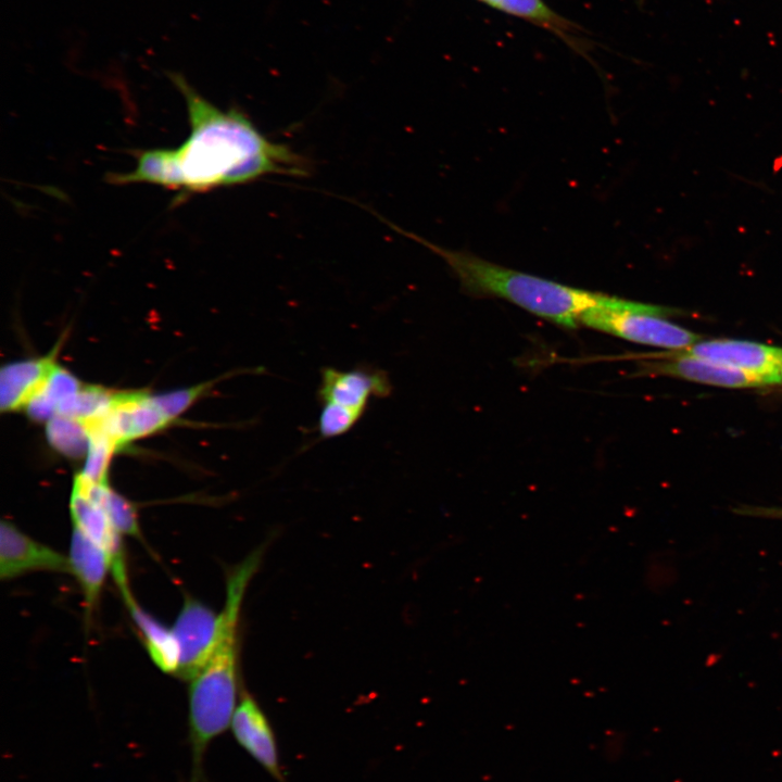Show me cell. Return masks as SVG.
Listing matches in <instances>:
<instances>
[{
	"label": "cell",
	"mask_w": 782,
	"mask_h": 782,
	"mask_svg": "<svg viewBox=\"0 0 782 782\" xmlns=\"http://www.w3.org/2000/svg\"><path fill=\"white\" fill-rule=\"evenodd\" d=\"M169 78L185 98L189 136L176 148L138 151L134 169L111 175V182L157 185L182 198L270 174L308 173L303 156L268 140L242 112L215 106L180 74Z\"/></svg>",
	"instance_id": "6da1fadb"
},
{
	"label": "cell",
	"mask_w": 782,
	"mask_h": 782,
	"mask_svg": "<svg viewBox=\"0 0 782 782\" xmlns=\"http://www.w3.org/2000/svg\"><path fill=\"white\" fill-rule=\"evenodd\" d=\"M263 552V547L256 548L228 573L217 644L204 668L190 682V782L203 781L206 751L213 740L230 727L238 705V621L245 589L258 568Z\"/></svg>",
	"instance_id": "7a4b0ae2"
},
{
	"label": "cell",
	"mask_w": 782,
	"mask_h": 782,
	"mask_svg": "<svg viewBox=\"0 0 782 782\" xmlns=\"http://www.w3.org/2000/svg\"><path fill=\"white\" fill-rule=\"evenodd\" d=\"M409 236L449 265L465 293L504 299L565 328H576L580 316L590 308H620L627 301L512 269L471 253L442 248L420 237Z\"/></svg>",
	"instance_id": "3957f363"
},
{
	"label": "cell",
	"mask_w": 782,
	"mask_h": 782,
	"mask_svg": "<svg viewBox=\"0 0 782 782\" xmlns=\"http://www.w3.org/2000/svg\"><path fill=\"white\" fill-rule=\"evenodd\" d=\"M676 314L670 307L631 301L623 308H590L580 316L579 323L631 342L678 351L690 348L701 338L666 319Z\"/></svg>",
	"instance_id": "277c9868"
},
{
	"label": "cell",
	"mask_w": 782,
	"mask_h": 782,
	"mask_svg": "<svg viewBox=\"0 0 782 782\" xmlns=\"http://www.w3.org/2000/svg\"><path fill=\"white\" fill-rule=\"evenodd\" d=\"M220 613L194 598H186L172 631L179 647L176 677L191 682L204 668L218 641Z\"/></svg>",
	"instance_id": "5b68a950"
},
{
	"label": "cell",
	"mask_w": 782,
	"mask_h": 782,
	"mask_svg": "<svg viewBox=\"0 0 782 782\" xmlns=\"http://www.w3.org/2000/svg\"><path fill=\"white\" fill-rule=\"evenodd\" d=\"M639 375L674 377L724 388H758L770 382L756 374L707 362L678 351L642 354Z\"/></svg>",
	"instance_id": "8992f818"
},
{
	"label": "cell",
	"mask_w": 782,
	"mask_h": 782,
	"mask_svg": "<svg viewBox=\"0 0 782 782\" xmlns=\"http://www.w3.org/2000/svg\"><path fill=\"white\" fill-rule=\"evenodd\" d=\"M678 352L719 365L749 371L780 383L782 348L736 339L699 340Z\"/></svg>",
	"instance_id": "52a82bcc"
},
{
	"label": "cell",
	"mask_w": 782,
	"mask_h": 782,
	"mask_svg": "<svg viewBox=\"0 0 782 782\" xmlns=\"http://www.w3.org/2000/svg\"><path fill=\"white\" fill-rule=\"evenodd\" d=\"M391 392L386 371L362 365L350 370L323 368L317 393L321 403H333L364 415L373 396L388 398Z\"/></svg>",
	"instance_id": "ba28073f"
},
{
	"label": "cell",
	"mask_w": 782,
	"mask_h": 782,
	"mask_svg": "<svg viewBox=\"0 0 782 782\" xmlns=\"http://www.w3.org/2000/svg\"><path fill=\"white\" fill-rule=\"evenodd\" d=\"M230 728L238 744L272 778L283 782L274 729L256 699L247 691L241 692Z\"/></svg>",
	"instance_id": "9c48e42d"
},
{
	"label": "cell",
	"mask_w": 782,
	"mask_h": 782,
	"mask_svg": "<svg viewBox=\"0 0 782 782\" xmlns=\"http://www.w3.org/2000/svg\"><path fill=\"white\" fill-rule=\"evenodd\" d=\"M70 572V560L62 553L21 531L14 524L0 525V578L11 580L29 571Z\"/></svg>",
	"instance_id": "30bf717a"
},
{
	"label": "cell",
	"mask_w": 782,
	"mask_h": 782,
	"mask_svg": "<svg viewBox=\"0 0 782 782\" xmlns=\"http://www.w3.org/2000/svg\"><path fill=\"white\" fill-rule=\"evenodd\" d=\"M119 449L164 428L169 421L146 392H115L110 411L96 419Z\"/></svg>",
	"instance_id": "8fae6325"
},
{
	"label": "cell",
	"mask_w": 782,
	"mask_h": 782,
	"mask_svg": "<svg viewBox=\"0 0 782 782\" xmlns=\"http://www.w3.org/2000/svg\"><path fill=\"white\" fill-rule=\"evenodd\" d=\"M490 9L522 20L542 28L567 45L576 53L589 59L591 41L584 29L559 14L545 0H476Z\"/></svg>",
	"instance_id": "7c38bea8"
},
{
	"label": "cell",
	"mask_w": 782,
	"mask_h": 782,
	"mask_svg": "<svg viewBox=\"0 0 782 782\" xmlns=\"http://www.w3.org/2000/svg\"><path fill=\"white\" fill-rule=\"evenodd\" d=\"M70 512L74 527L101 546L110 559V570L125 564L121 534L112 526L104 509L74 480Z\"/></svg>",
	"instance_id": "4fadbf2b"
},
{
	"label": "cell",
	"mask_w": 782,
	"mask_h": 782,
	"mask_svg": "<svg viewBox=\"0 0 782 782\" xmlns=\"http://www.w3.org/2000/svg\"><path fill=\"white\" fill-rule=\"evenodd\" d=\"M58 346L47 356L14 362L0 371V407L2 412L24 408L42 387L55 366Z\"/></svg>",
	"instance_id": "5bb4252c"
},
{
	"label": "cell",
	"mask_w": 782,
	"mask_h": 782,
	"mask_svg": "<svg viewBox=\"0 0 782 782\" xmlns=\"http://www.w3.org/2000/svg\"><path fill=\"white\" fill-rule=\"evenodd\" d=\"M117 586L151 659L163 672L175 674L179 664V647L172 629L164 627L140 607L129 589L128 580L117 583Z\"/></svg>",
	"instance_id": "9a60e30c"
},
{
	"label": "cell",
	"mask_w": 782,
	"mask_h": 782,
	"mask_svg": "<svg viewBox=\"0 0 782 782\" xmlns=\"http://www.w3.org/2000/svg\"><path fill=\"white\" fill-rule=\"evenodd\" d=\"M68 560L71 573L76 577L86 608L90 611L99 600L106 572L110 570L109 556L101 546L74 527Z\"/></svg>",
	"instance_id": "2e32d148"
},
{
	"label": "cell",
	"mask_w": 782,
	"mask_h": 782,
	"mask_svg": "<svg viewBox=\"0 0 782 782\" xmlns=\"http://www.w3.org/2000/svg\"><path fill=\"white\" fill-rule=\"evenodd\" d=\"M106 513L112 526L119 534L140 538L138 517L134 505L112 490L108 483L94 484L80 474L74 478Z\"/></svg>",
	"instance_id": "e0dca14e"
},
{
	"label": "cell",
	"mask_w": 782,
	"mask_h": 782,
	"mask_svg": "<svg viewBox=\"0 0 782 782\" xmlns=\"http://www.w3.org/2000/svg\"><path fill=\"white\" fill-rule=\"evenodd\" d=\"M114 395L115 392L99 386H84L59 403L58 414L84 422L99 419L110 411Z\"/></svg>",
	"instance_id": "ac0fdd59"
},
{
	"label": "cell",
	"mask_w": 782,
	"mask_h": 782,
	"mask_svg": "<svg viewBox=\"0 0 782 782\" xmlns=\"http://www.w3.org/2000/svg\"><path fill=\"white\" fill-rule=\"evenodd\" d=\"M47 439L59 453L79 458L88 452L89 432L85 422L56 414L47 421Z\"/></svg>",
	"instance_id": "d6986e66"
},
{
	"label": "cell",
	"mask_w": 782,
	"mask_h": 782,
	"mask_svg": "<svg viewBox=\"0 0 782 782\" xmlns=\"http://www.w3.org/2000/svg\"><path fill=\"white\" fill-rule=\"evenodd\" d=\"M85 424L89 432V446L84 469L79 474L94 484L108 483L110 461L113 452L118 447L97 421Z\"/></svg>",
	"instance_id": "ffe728a7"
},
{
	"label": "cell",
	"mask_w": 782,
	"mask_h": 782,
	"mask_svg": "<svg viewBox=\"0 0 782 782\" xmlns=\"http://www.w3.org/2000/svg\"><path fill=\"white\" fill-rule=\"evenodd\" d=\"M363 414L333 403H323L317 422V431L321 439H331L350 431Z\"/></svg>",
	"instance_id": "44dd1931"
},
{
	"label": "cell",
	"mask_w": 782,
	"mask_h": 782,
	"mask_svg": "<svg viewBox=\"0 0 782 782\" xmlns=\"http://www.w3.org/2000/svg\"><path fill=\"white\" fill-rule=\"evenodd\" d=\"M216 380L206 381L187 389L175 390L152 396L153 402L168 421L184 413L199 396L207 392Z\"/></svg>",
	"instance_id": "7402d4cb"
},
{
	"label": "cell",
	"mask_w": 782,
	"mask_h": 782,
	"mask_svg": "<svg viewBox=\"0 0 782 782\" xmlns=\"http://www.w3.org/2000/svg\"><path fill=\"white\" fill-rule=\"evenodd\" d=\"M79 380L64 368L55 365L46 379L42 389L58 404L81 389Z\"/></svg>",
	"instance_id": "603a6c76"
},
{
	"label": "cell",
	"mask_w": 782,
	"mask_h": 782,
	"mask_svg": "<svg viewBox=\"0 0 782 782\" xmlns=\"http://www.w3.org/2000/svg\"><path fill=\"white\" fill-rule=\"evenodd\" d=\"M58 406L59 404L51 399L41 387L28 400L24 408L31 419L37 421H48L58 414Z\"/></svg>",
	"instance_id": "cb8c5ba5"
},
{
	"label": "cell",
	"mask_w": 782,
	"mask_h": 782,
	"mask_svg": "<svg viewBox=\"0 0 782 782\" xmlns=\"http://www.w3.org/2000/svg\"><path fill=\"white\" fill-rule=\"evenodd\" d=\"M780 383H782V369H781V373H780Z\"/></svg>",
	"instance_id": "d4e9b609"
}]
</instances>
